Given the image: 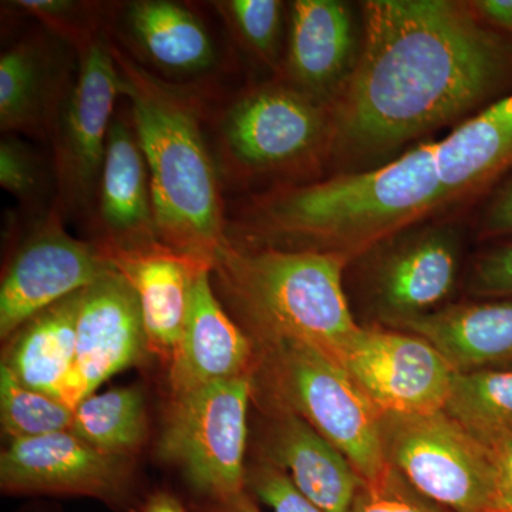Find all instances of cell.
<instances>
[{"label": "cell", "mask_w": 512, "mask_h": 512, "mask_svg": "<svg viewBox=\"0 0 512 512\" xmlns=\"http://www.w3.org/2000/svg\"><path fill=\"white\" fill-rule=\"evenodd\" d=\"M18 8L26 10L55 35L62 37L77 50L79 56L99 37L94 19L86 3L67 0H19Z\"/></svg>", "instance_id": "f546056e"}, {"label": "cell", "mask_w": 512, "mask_h": 512, "mask_svg": "<svg viewBox=\"0 0 512 512\" xmlns=\"http://www.w3.org/2000/svg\"><path fill=\"white\" fill-rule=\"evenodd\" d=\"M495 471V512H512V436L487 444Z\"/></svg>", "instance_id": "e575fe53"}, {"label": "cell", "mask_w": 512, "mask_h": 512, "mask_svg": "<svg viewBox=\"0 0 512 512\" xmlns=\"http://www.w3.org/2000/svg\"><path fill=\"white\" fill-rule=\"evenodd\" d=\"M390 325L426 339L457 373L512 367V299L450 305Z\"/></svg>", "instance_id": "d6986e66"}, {"label": "cell", "mask_w": 512, "mask_h": 512, "mask_svg": "<svg viewBox=\"0 0 512 512\" xmlns=\"http://www.w3.org/2000/svg\"><path fill=\"white\" fill-rule=\"evenodd\" d=\"M104 251L137 293L148 350L171 360L187 318L192 279L201 266L211 264L164 244L136 252Z\"/></svg>", "instance_id": "ac0fdd59"}, {"label": "cell", "mask_w": 512, "mask_h": 512, "mask_svg": "<svg viewBox=\"0 0 512 512\" xmlns=\"http://www.w3.org/2000/svg\"><path fill=\"white\" fill-rule=\"evenodd\" d=\"M281 407L301 416L338 448L365 481L389 467L383 413L345 367L291 340H265Z\"/></svg>", "instance_id": "5b68a950"}, {"label": "cell", "mask_w": 512, "mask_h": 512, "mask_svg": "<svg viewBox=\"0 0 512 512\" xmlns=\"http://www.w3.org/2000/svg\"><path fill=\"white\" fill-rule=\"evenodd\" d=\"M211 275L204 265L192 279L183 333L171 357L173 397L254 372L252 340L222 308Z\"/></svg>", "instance_id": "9a60e30c"}, {"label": "cell", "mask_w": 512, "mask_h": 512, "mask_svg": "<svg viewBox=\"0 0 512 512\" xmlns=\"http://www.w3.org/2000/svg\"><path fill=\"white\" fill-rule=\"evenodd\" d=\"M332 106L291 83H269L239 96L218 126L221 163L231 175L284 173L332 144Z\"/></svg>", "instance_id": "52a82bcc"}, {"label": "cell", "mask_w": 512, "mask_h": 512, "mask_svg": "<svg viewBox=\"0 0 512 512\" xmlns=\"http://www.w3.org/2000/svg\"><path fill=\"white\" fill-rule=\"evenodd\" d=\"M444 410L485 446L512 436V367L456 372Z\"/></svg>", "instance_id": "484cf974"}, {"label": "cell", "mask_w": 512, "mask_h": 512, "mask_svg": "<svg viewBox=\"0 0 512 512\" xmlns=\"http://www.w3.org/2000/svg\"><path fill=\"white\" fill-rule=\"evenodd\" d=\"M247 488L272 512H325L305 497L274 461L265 460L247 470Z\"/></svg>", "instance_id": "4dcf8cb0"}, {"label": "cell", "mask_w": 512, "mask_h": 512, "mask_svg": "<svg viewBox=\"0 0 512 512\" xmlns=\"http://www.w3.org/2000/svg\"><path fill=\"white\" fill-rule=\"evenodd\" d=\"M73 417L74 409L69 404L29 389L8 367L0 366V420L3 433L10 440L70 430Z\"/></svg>", "instance_id": "4316f807"}, {"label": "cell", "mask_w": 512, "mask_h": 512, "mask_svg": "<svg viewBox=\"0 0 512 512\" xmlns=\"http://www.w3.org/2000/svg\"><path fill=\"white\" fill-rule=\"evenodd\" d=\"M470 5L488 26L512 39V0H476Z\"/></svg>", "instance_id": "d590c367"}, {"label": "cell", "mask_w": 512, "mask_h": 512, "mask_svg": "<svg viewBox=\"0 0 512 512\" xmlns=\"http://www.w3.org/2000/svg\"><path fill=\"white\" fill-rule=\"evenodd\" d=\"M43 173L32 148L16 137L0 144V185L20 201L35 200L42 191Z\"/></svg>", "instance_id": "1f68e13d"}, {"label": "cell", "mask_w": 512, "mask_h": 512, "mask_svg": "<svg viewBox=\"0 0 512 512\" xmlns=\"http://www.w3.org/2000/svg\"><path fill=\"white\" fill-rule=\"evenodd\" d=\"M147 352L137 293L116 269L84 289L77 319L76 356L60 399L76 409L107 379L140 363Z\"/></svg>", "instance_id": "4fadbf2b"}, {"label": "cell", "mask_w": 512, "mask_h": 512, "mask_svg": "<svg viewBox=\"0 0 512 512\" xmlns=\"http://www.w3.org/2000/svg\"><path fill=\"white\" fill-rule=\"evenodd\" d=\"M126 458L97 450L72 431L10 440L0 456V488L9 495L90 497L126 510L131 500Z\"/></svg>", "instance_id": "7c38bea8"}, {"label": "cell", "mask_w": 512, "mask_h": 512, "mask_svg": "<svg viewBox=\"0 0 512 512\" xmlns=\"http://www.w3.org/2000/svg\"><path fill=\"white\" fill-rule=\"evenodd\" d=\"M349 256L244 245L228 238L212 259L218 288L265 340H291L338 362L360 328L343 289Z\"/></svg>", "instance_id": "277c9868"}, {"label": "cell", "mask_w": 512, "mask_h": 512, "mask_svg": "<svg viewBox=\"0 0 512 512\" xmlns=\"http://www.w3.org/2000/svg\"><path fill=\"white\" fill-rule=\"evenodd\" d=\"M119 94L121 77L111 43L99 36L80 55L79 72L50 133L60 212H87L96 205Z\"/></svg>", "instance_id": "9c48e42d"}, {"label": "cell", "mask_w": 512, "mask_h": 512, "mask_svg": "<svg viewBox=\"0 0 512 512\" xmlns=\"http://www.w3.org/2000/svg\"><path fill=\"white\" fill-rule=\"evenodd\" d=\"M338 363L383 416H416L446 409L456 376V370L426 339L410 332L362 326Z\"/></svg>", "instance_id": "30bf717a"}, {"label": "cell", "mask_w": 512, "mask_h": 512, "mask_svg": "<svg viewBox=\"0 0 512 512\" xmlns=\"http://www.w3.org/2000/svg\"><path fill=\"white\" fill-rule=\"evenodd\" d=\"M72 433L90 446L127 458L147 439V407L138 387H117L86 397L74 409Z\"/></svg>", "instance_id": "d4e9b609"}, {"label": "cell", "mask_w": 512, "mask_h": 512, "mask_svg": "<svg viewBox=\"0 0 512 512\" xmlns=\"http://www.w3.org/2000/svg\"><path fill=\"white\" fill-rule=\"evenodd\" d=\"M370 289L387 323L431 312L456 284L460 242L444 225H416L376 245Z\"/></svg>", "instance_id": "5bb4252c"}, {"label": "cell", "mask_w": 512, "mask_h": 512, "mask_svg": "<svg viewBox=\"0 0 512 512\" xmlns=\"http://www.w3.org/2000/svg\"><path fill=\"white\" fill-rule=\"evenodd\" d=\"M211 512H262L252 500L251 495L245 493L235 495L228 500L214 503Z\"/></svg>", "instance_id": "8d00e7d4"}, {"label": "cell", "mask_w": 512, "mask_h": 512, "mask_svg": "<svg viewBox=\"0 0 512 512\" xmlns=\"http://www.w3.org/2000/svg\"><path fill=\"white\" fill-rule=\"evenodd\" d=\"M468 289L478 298L512 299V239L478 256L468 278Z\"/></svg>", "instance_id": "d6a6232c"}, {"label": "cell", "mask_w": 512, "mask_h": 512, "mask_svg": "<svg viewBox=\"0 0 512 512\" xmlns=\"http://www.w3.org/2000/svg\"><path fill=\"white\" fill-rule=\"evenodd\" d=\"M365 42L332 106V144L376 157L512 90V39L470 2L369 0Z\"/></svg>", "instance_id": "6da1fadb"}, {"label": "cell", "mask_w": 512, "mask_h": 512, "mask_svg": "<svg viewBox=\"0 0 512 512\" xmlns=\"http://www.w3.org/2000/svg\"><path fill=\"white\" fill-rule=\"evenodd\" d=\"M357 62L352 12L338 0L293 3L286 82L333 106Z\"/></svg>", "instance_id": "e0dca14e"}, {"label": "cell", "mask_w": 512, "mask_h": 512, "mask_svg": "<svg viewBox=\"0 0 512 512\" xmlns=\"http://www.w3.org/2000/svg\"><path fill=\"white\" fill-rule=\"evenodd\" d=\"M447 201L493 187L512 171V90L437 141Z\"/></svg>", "instance_id": "44dd1931"}, {"label": "cell", "mask_w": 512, "mask_h": 512, "mask_svg": "<svg viewBox=\"0 0 512 512\" xmlns=\"http://www.w3.org/2000/svg\"><path fill=\"white\" fill-rule=\"evenodd\" d=\"M478 231L484 239H512V171L494 185L481 212Z\"/></svg>", "instance_id": "836d02e7"}, {"label": "cell", "mask_w": 512, "mask_h": 512, "mask_svg": "<svg viewBox=\"0 0 512 512\" xmlns=\"http://www.w3.org/2000/svg\"><path fill=\"white\" fill-rule=\"evenodd\" d=\"M254 373L174 397L158 453L212 503L247 491L245 450Z\"/></svg>", "instance_id": "8992f818"}, {"label": "cell", "mask_w": 512, "mask_h": 512, "mask_svg": "<svg viewBox=\"0 0 512 512\" xmlns=\"http://www.w3.org/2000/svg\"><path fill=\"white\" fill-rule=\"evenodd\" d=\"M268 460L325 512H349L362 477L348 458L298 414L281 407L268 436Z\"/></svg>", "instance_id": "ffe728a7"}, {"label": "cell", "mask_w": 512, "mask_h": 512, "mask_svg": "<svg viewBox=\"0 0 512 512\" xmlns=\"http://www.w3.org/2000/svg\"><path fill=\"white\" fill-rule=\"evenodd\" d=\"M124 19L134 43L165 72L202 73L217 60L204 23L180 3L140 0L127 6Z\"/></svg>", "instance_id": "cb8c5ba5"}, {"label": "cell", "mask_w": 512, "mask_h": 512, "mask_svg": "<svg viewBox=\"0 0 512 512\" xmlns=\"http://www.w3.org/2000/svg\"><path fill=\"white\" fill-rule=\"evenodd\" d=\"M144 512H187L184 505L168 493H157L148 500Z\"/></svg>", "instance_id": "74e56055"}, {"label": "cell", "mask_w": 512, "mask_h": 512, "mask_svg": "<svg viewBox=\"0 0 512 512\" xmlns=\"http://www.w3.org/2000/svg\"><path fill=\"white\" fill-rule=\"evenodd\" d=\"M99 242L107 251L136 252L163 244L150 175L133 126L114 116L97 194Z\"/></svg>", "instance_id": "2e32d148"}, {"label": "cell", "mask_w": 512, "mask_h": 512, "mask_svg": "<svg viewBox=\"0 0 512 512\" xmlns=\"http://www.w3.org/2000/svg\"><path fill=\"white\" fill-rule=\"evenodd\" d=\"M83 292L84 289L43 309L10 336L2 365L29 389L62 400L76 356Z\"/></svg>", "instance_id": "603a6c76"}, {"label": "cell", "mask_w": 512, "mask_h": 512, "mask_svg": "<svg viewBox=\"0 0 512 512\" xmlns=\"http://www.w3.org/2000/svg\"><path fill=\"white\" fill-rule=\"evenodd\" d=\"M349 512H444L440 505L414 490L392 466L382 476L365 481Z\"/></svg>", "instance_id": "f1b7e54d"}, {"label": "cell", "mask_w": 512, "mask_h": 512, "mask_svg": "<svg viewBox=\"0 0 512 512\" xmlns=\"http://www.w3.org/2000/svg\"><path fill=\"white\" fill-rule=\"evenodd\" d=\"M70 83L55 53L40 39L10 47L0 59V128L3 133L50 136Z\"/></svg>", "instance_id": "7402d4cb"}, {"label": "cell", "mask_w": 512, "mask_h": 512, "mask_svg": "<svg viewBox=\"0 0 512 512\" xmlns=\"http://www.w3.org/2000/svg\"><path fill=\"white\" fill-rule=\"evenodd\" d=\"M146 158L161 242L208 262L227 242V220L200 113L190 97L111 45Z\"/></svg>", "instance_id": "3957f363"}, {"label": "cell", "mask_w": 512, "mask_h": 512, "mask_svg": "<svg viewBox=\"0 0 512 512\" xmlns=\"http://www.w3.org/2000/svg\"><path fill=\"white\" fill-rule=\"evenodd\" d=\"M447 202L437 143L414 147L392 163L266 194L227 232L258 247L352 256L370 251Z\"/></svg>", "instance_id": "7a4b0ae2"}, {"label": "cell", "mask_w": 512, "mask_h": 512, "mask_svg": "<svg viewBox=\"0 0 512 512\" xmlns=\"http://www.w3.org/2000/svg\"><path fill=\"white\" fill-rule=\"evenodd\" d=\"M384 453L414 490L453 512H495L490 450L446 410L384 416Z\"/></svg>", "instance_id": "ba28073f"}, {"label": "cell", "mask_w": 512, "mask_h": 512, "mask_svg": "<svg viewBox=\"0 0 512 512\" xmlns=\"http://www.w3.org/2000/svg\"><path fill=\"white\" fill-rule=\"evenodd\" d=\"M249 50L275 64L281 43L284 3L278 0H229L215 3Z\"/></svg>", "instance_id": "83f0119b"}, {"label": "cell", "mask_w": 512, "mask_h": 512, "mask_svg": "<svg viewBox=\"0 0 512 512\" xmlns=\"http://www.w3.org/2000/svg\"><path fill=\"white\" fill-rule=\"evenodd\" d=\"M116 271L103 247L64 231L52 212L13 256L0 286V338L10 336L53 303Z\"/></svg>", "instance_id": "8fae6325"}]
</instances>
